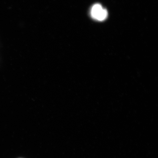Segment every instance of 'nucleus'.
<instances>
[{
  "mask_svg": "<svg viewBox=\"0 0 158 158\" xmlns=\"http://www.w3.org/2000/svg\"><path fill=\"white\" fill-rule=\"evenodd\" d=\"M93 19L98 21H103L108 16V12L106 10L103 8L99 4L94 5L92 8L90 12Z\"/></svg>",
  "mask_w": 158,
  "mask_h": 158,
  "instance_id": "1",
  "label": "nucleus"
}]
</instances>
